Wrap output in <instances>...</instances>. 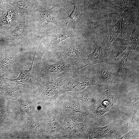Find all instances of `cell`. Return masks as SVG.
Listing matches in <instances>:
<instances>
[{"label": "cell", "mask_w": 139, "mask_h": 139, "mask_svg": "<svg viewBox=\"0 0 139 139\" xmlns=\"http://www.w3.org/2000/svg\"><path fill=\"white\" fill-rule=\"evenodd\" d=\"M70 98L63 101L62 106L63 108L71 109L76 112L82 113H87V109L82 105L80 100L73 97Z\"/></svg>", "instance_id": "5bb4252c"}, {"label": "cell", "mask_w": 139, "mask_h": 139, "mask_svg": "<svg viewBox=\"0 0 139 139\" xmlns=\"http://www.w3.org/2000/svg\"><path fill=\"white\" fill-rule=\"evenodd\" d=\"M127 51L124 56L122 58L120 62L117 64V76L120 71L125 68L128 65L133 55V50L130 46L127 48Z\"/></svg>", "instance_id": "2e32d148"}, {"label": "cell", "mask_w": 139, "mask_h": 139, "mask_svg": "<svg viewBox=\"0 0 139 139\" xmlns=\"http://www.w3.org/2000/svg\"><path fill=\"white\" fill-rule=\"evenodd\" d=\"M5 49V48L0 46V57L2 55H4L5 53L3 54V50H5L4 49Z\"/></svg>", "instance_id": "484cf974"}, {"label": "cell", "mask_w": 139, "mask_h": 139, "mask_svg": "<svg viewBox=\"0 0 139 139\" xmlns=\"http://www.w3.org/2000/svg\"><path fill=\"white\" fill-rule=\"evenodd\" d=\"M49 126L51 131L55 133H57L60 131L61 126L60 118L56 115H52L50 117L48 120Z\"/></svg>", "instance_id": "d6986e66"}, {"label": "cell", "mask_w": 139, "mask_h": 139, "mask_svg": "<svg viewBox=\"0 0 139 139\" xmlns=\"http://www.w3.org/2000/svg\"><path fill=\"white\" fill-rule=\"evenodd\" d=\"M121 17L120 30L118 37L130 39L132 31L136 25L129 9L125 10L121 14Z\"/></svg>", "instance_id": "30bf717a"}, {"label": "cell", "mask_w": 139, "mask_h": 139, "mask_svg": "<svg viewBox=\"0 0 139 139\" xmlns=\"http://www.w3.org/2000/svg\"><path fill=\"white\" fill-rule=\"evenodd\" d=\"M71 121L69 117H67L64 118L63 125L65 132L72 138H84L82 135L79 133L78 129L71 123Z\"/></svg>", "instance_id": "9a60e30c"}, {"label": "cell", "mask_w": 139, "mask_h": 139, "mask_svg": "<svg viewBox=\"0 0 139 139\" xmlns=\"http://www.w3.org/2000/svg\"><path fill=\"white\" fill-rule=\"evenodd\" d=\"M99 82L103 86L111 85L117 76V66L116 63L106 62L92 65Z\"/></svg>", "instance_id": "5b68a950"}, {"label": "cell", "mask_w": 139, "mask_h": 139, "mask_svg": "<svg viewBox=\"0 0 139 139\" xmlns=\"http://www.w3.org/2000/svg\"><path fill=\"white\" fill-rule=\"evenodd\" d=\"M94 42L95 45V48L87 58L86 64L88 66L107 62L108 47L97 39L94 40Z\"/></svg>", "instance_id": "52a82bcc"}, {"label": "cell", "mask_w": 139, "mask_h": 139, "mask_svg": "<svg viewBox=\"0 0 139 139\" xmlns=\"http://www.w3.org/2000/svg\"><path fill=\"white\" fill-rule=\"evenodd\" d=\"M77 68L62 60L51 64L41 61L33 64L31 77L34 81L52 80L66 75Z\"/></svg>", "instance_id": "7a4b0ae2"}, {"label": "cell", "mask_w": 139, "mask_h": 139, "mask_svg": "<svg viewBox=\"0 0 139 139\" xmlns=\"http://www.w3.org/2000/svg\"><path fill=\"white\" fill-rule=\"evenodd\" d=\"M89 115L86 113H82L76 112H72L68 117L83 131H87L91 125L88 118Z\"/></svg>", "instance_id": "4fadbf2b"}, {"label": "cell", "mask_w": 139, "mask_h": 139, "mask_svg": "<svg viewBox=\"0 0 139 139\" xmlns=\"http://www.w3.org/2000/svg\"><path fill=\"white\" fill-rule=\"evenodd\" d=\"M139 25H136L133 30L130 37L131 42V48L134 50L139 45Z\"/></svg>", "instance_id": "ffe728a7"}, {"label": "cell", "mask_w": 139, "mask_h": 139, "mask_svg": "<svg viewBox=\"0 0 139 139\" xmlns=\"http://www.w3.org/2000/svg\"><path fill=\"white\" fill-rule=\"evenodd\" d=\"M121 19L114 25L101 29L97 39L102 41L109 48L112 42L118 36L120 29Z\"/></svg>", "instance_id": "7c38bea8"}, {"label": "cell", "mask_w": 139, "mask_h": 139, "mask_svg": "<svg viewBox=\"0 0 139 139\" xmlns=\"http://www.w3.org/2000/svg\"><path fill=\"white\" fill-rule=\"evenodd\" d=\"M138 131V129L135 127H133L132 129L128 133L118 139H131L134 138V136Z\"/></svg>", "instance_id": "603a6c76"}, {"label": "cell", "mask_w": 139, "mask_h": 139, "mask_svg": "<svg viewBox=\"0 0 139 139\" xmlns=\"http://www.w3.org/2000/svg\"><path fill=\"white\" fill-rule=\"evenodd\" d=\"M74 29L63 30L55 33L47 41L46 46L39 58V61L45 53L49 49L53 48L58 44L69 38L76 37L78 35L74 32Z\"/></svg>", "instance_id": "8fae6325"}, {"label": "cell", "mask_w": 139, "mask_h": 139, "mask_svg": "<svg viewBox=\"0 0 139 139\" xmlns=\"http://www.w3.org/2000/svg\"><path fill=\"white\" fill-rule=\"evenodd\" d=\"M92 0H84V8L85 10L87 11L89 9Z\"/></svg>", "instance_id": "d4e9b609"}, {"label": "cell", "mask_w": 139, "mask_h": 139, "mask_svg": "<svg viewBox=\"0 0 139 139\" xmlns=\"http://www.w3.org/2000/svg\"><path fill=\"white\" fill-rule=\"evenodd\" d=\"M22 54L20 51L15 48L6 49L4 58L0 60V76L7 77L13 63Z\"/></svg>", "instance_id": "ba28073f"}, {"label": "cell", "mask_w": 139, "mask_h": 139, "mask_svg": "<svg viewBox=\"0 0 139 139\" xmlns=\"http://www.w3.org/2000/svg\"><path fill=\"white\" fill-rule=\"evenodd\" d=\"M3 110L0 107V118H2V115L3 114L4 112H3Z\"/></svg>", "instance_id": "4316f807"}, {"label": "cell", "mask_w": 139, "mask_h": 139, "mask_svg": "<svg viewBox=\"0 0 139 139\" xmlns=\"http://www.w3.org/2000/svg\"><path fill=\"white\" fill-rule=\"evenodd\" d=\"M7 4V0H0V13L4 11Z\"/></svg>", "instance_id": "cb8c5ba5"}, {"label": "cell", "mask_w": 139, "mask_h": 139, "mask_svg": "<svg viewBox=\"0 0 139 139\" xmlns=\"http://www.w3.org/2000/svg\"><path fill=\"white\" fill-rule=\"evenodd\" d=\"M77 69L62 77L48 80L34 81V90L42 98L51 100L58 96L60 88L74 76Z\"/></svg>", "instance_id": "277c9868"}, {"label": "cell", "mask_w": 139, "mask_h": 139, "mask_svg": "<svg viewBox=\"0 0 139 139\" xmlns=\"http://www.w3.org/2000/svg\"><path fill=\"white\" fill-rule=\"evenodd\" d=\"M34 57V56L29 69L27 70L22 68L17 78L10 79L7 77H5L8 83L16 87L21 92L27 93L34 90V81L32 79L31 73Z\"/></svg>", "instance_id": "8992f818"}, {"label": "cell", "mask_w": 139, "mask_h": 139, "mask_svg": "<svg viewBox=\"0 0 139 139\" xmlns=\"http://www.w3.org/2000/svg\"><path fill=\"white\" fill-rule=\"evenodd\" d=\"M75 38L67 39L55 46V55L51 58L70 63L77 68L88 66L86 60L92 52L85 42Z\"/></svg>", "instance_id": "6da1fadb"}, {"label": "cell", "mask_w": 139, "mask_h": 139, "mask_svg": "<svg viewBox=\"0 0 139 139\" xmlns=\"http://www.w3.org/2000/svg\"><path fill=\"white\" fill-rule=\"evenodd\" d=\"M130 0H118L115 8L116 10L120 14L125 10L130 8Z\"/></svg>", "instance_id": "44dd1931"}, {"label": "cell", "mask_w": 139, "mask_h": 139, "mask_svg": "<svg viewBox=\"0 0 139 139\" xmlns=\"http://www.w3.org/2000/svg\"><path fill=\"white\" fill-rule=\"evenodd\" d=\"M136 5L133 8H129L133 16L136 24H139V2L137 0Z\"/></svg>", "instance_id": "7402d4cb"}, {"label": "cell", "mask_w": 139, "mask_h": 139, "mask_svg": "<svg viewBox=\"0 0 139 139\" xmlns=\"http://www.w3.org/2000/svg\"><path fill=\"white\" fill-rule=\"evenodd\" d=\"M39 16L41 24L46 21L60 27V24L59 19L55 16L49 13L46 11H41L40 12Z\"/></svg>", "instance_id": "e0dca14e"}, {"label": "cell", "mask_w": 139, "mask_h": 139, "mask_svg": "<svg viewBox=\"0 0 139 139\" xmlns=\"http://www.w3.org/2000/svg\"><path fill=\"white\" fill-rule=\"evenodd\" d=\"M92 86L102 87L98 80L92 65L86 66L77 69L73 77L60 88L58 96L69 91L79 92Z\"/></svg>", "instance_id": "3957f363"}, {"label": "cell", "mask_w": 139, "mask_h": 139, "mask_svg": "<svg viewBox=\"0 0 139 139\" xmlns=\"http://www.w3.org/2000/svg\"><path fill=\"white\" fill-rule=\"evenodd\" d=\"M73 9L69 17L74 22L73 29H74L75 25L81 16L80 11V5L79 0H73Z\"/></svg>", "instance_id": "ac0fdd59"}, {"label": "cell", "mask_w": 139, "mask_h": 139, "mask_svg": "<svg viewBox=\"0 0 139 139\" xmlns=\"http://www.w3.org/2000/svg\"><path fill=\"white\" fill-rule=\"evenodd\" d=\"M131 45L130 39H124L117 37L108 48L107 62L115 63L117 57Z\"/></svg>", "instance_id": "9c48e42d"}]
</instances>
